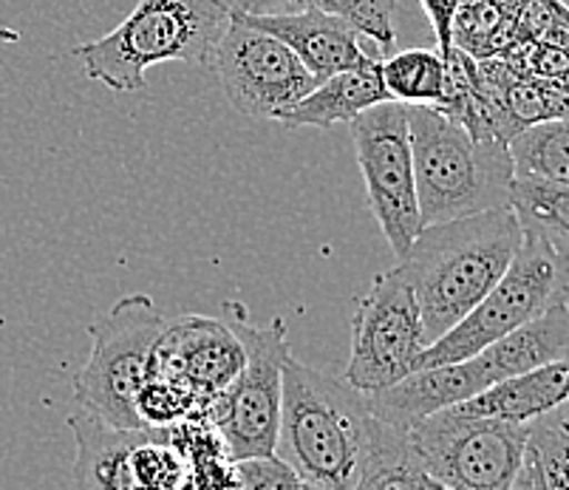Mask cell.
Masks as SVG:
<instances>
[{
	"mask_svg": "<svg viewBox=\"0 0 569 490\" xmlns=\"http://www.w3.org/2000/svg\"><path fill=\"white\" fill-rule=\"evenodd\" d=\"M377 431L380 417L371 411L366 391L343 374L332 378L289 354L276 453L303 488L360 490Z\"/></svg>",
	"mask_w": 569,
	"mask_h": 490,
	"instance_id": "cell-1",
	"label": "cell"
},
{
	"mask_svg": "<svg viewBox=\"0 0 569 490\" xmlns=\"http://www.w3.org/2000/svg\"><path fill=\"white\" fill-rule=\"evenodd\" d=\"M525 241L513 208L426 224L400 264L411 276L428 343L457 327L493 290Z\"/></svg>",
	"mask_w": 569,
	"mask_h": 490,
	"instance_id": "cell-2",
	"label": "cell"
},
{
	"mask_svg": "<svg viewBox=\"0 0 569 490\" xmlns=\"http://www.w3.org/2000/svg\"><path fill=\"white\" fill-rule=\"evenodd\" d=\"M406 108L422 224L510 208L516 168L507 142L470 137L459 122L422 102Z\"/></svg>",
	"mask_w": 569,
	"mask_h": 490,
	"instance_id": "cell-3",
	"label": "cell"
},
{
	"mask_svg": "<svg viewBox=\"0 0 569 490\" xmlns=\"http://www.w3.org/2000/svg\"><path fill=\"white\" fill-rule=\"evenodd\" d=\"M227 20L224 0H139L113 32L77 46L74 54L91 80L131 94L144 89L151 66H207Z\"/></svg>",
	"mask_w": 569,
	"mask_h": 490,
	"instance_id": "cell-4",
	"label": "cell"
},
{
	"mask_svg": "<svg viewBox=\"0 0 569 490\" xmlns=\"http://www.w3.org/2000/svg\"><path fill=\"white\" fill-rule=\"evenodd\" d=\"M569 301V256L550 239L525 230L519 252L493 290L476 303L457 327L426 346L419 369L457 363L479 354L485 346L532 321L547 309Z\"/></svg>",
	"mask_w": 569,
	"mask_h": 490,
	"instance_id": "cell-5",
	"label": "cell"
},
{
	"mask_svg": "<svg viewBox=\"0 0 569 490\" xmlns=\"http://www.w3.org/2000/svg\"><path fill=\"white\" fill-rule=\"evenodd\" d=\"M227 323L244 343V369L221 394L207 402L201 414L221 434L230 462L247 457L276 453L278 426H281L283 366L289 360V340L283 318H272L269 327H256L247 318V307L238 301L224 303Z\"/></svg>",
	"mask_w": 569,
	"mask_h": 490,
	"instance_id": "cell-6",
	"label": "cell"
},
{
	"mask_svg": "<svg viewBox=\"0 0 569 490\" xmlns=\"http://www.w3.org/2000/svg\"><path fill=\"white\" fill-rule=\"evenodd\" d=\"M164 327L168 321L148 296L119 298L88 329L91 354L74 374L77 406L111 426L148 428L137 411V397L151 374L153 349Z\"/></svg>",
	"mask_w": 569,
	"mask_h": 490,
	"instance_id": "cell-7",
	"label": "cell"
},
{
	"mask_svg": "<svg viewBox=\"0 0 569 490\" xmlns=\"http://www.w3.org/2000/svg\"><path fill=\"white\" fill-rule=\"evenodd\" d=\"M419 466L439 488L510 490L525 462L530 422L448 409L408 431Z\"/></svg>",
	"mask_w": 569,
	"mask_h": 490,
	"instance_id": "cell-8",
	"label": "cell"
},
{
	"mask_svg": "<svg viewBox=\"0 0 569 490\" xmlns=\"http://www.w3.org/2000/svg\"><path fill=\"white\" fill-rule=\"evenodd\" d=\"M426 346L411 276L397 261L395 270L371 278L369 292L355 301L351 352L343 378L366 394L386 389L419 369Z\"/></svg>",
	"mask_w": 569,
	"mask_h": 490,
	"instance_id": "cell-9",
	"label": "cell"
},
{
	"mask_svg": "<svg viewBox=\"0 0 569 490\" xmlns=\"http://www.w3.org/2000/svg\"><path fill=\"white\" fill-rule=\"evenodd\" d=\"M349 131L371 213L395 258L402 261L419 230L426 227L419 213L406 102L386 100L366 108L349 122Z\"/></svg>",
	"mask_w": 569,
	"mask_h": 490,
	"instance_id": "cell-10",
	"label": "cell"
},
{
	"mask_svg": "<svg viewBox=\"0 0 569 490\" xmlns=\"http://www.w3.org/2000/svg\"><path fill=\"white\" fill-rule=\"evenodd\" d=\"M227 102L252 120H276L318 86L312 71L276 34L247 23L230 9L224 32L207 60Z\"/></svg>",
	"mask_w": 569,
	"mask_h": 490,
	"instance_id": "cell-11",
	"label": "cell"
},
{
	"mask_svg": "<svg viewBox=\"0 0 569 490\" xmlns=\"http://www.w3.org/2000/svg\"><path fill=\"white\" fill-rule=\"evenodd\" d=\"M244 343L232 332L230 323H219L204 314H188L164 327L153 349L151 374L184 380L199 391L207 406L236 380L238 371L244 369Z\"/></svg>",
	"mask_w": 569,
	"mask_h": 490,
	"instance_id": "cell-12",
	"label": "cell"
},
{
	"mask_svg": "<svg viewBox=\"0 0 569 490\" xmlns=\"http://www.w3.org/2000/svg\"><path fill=\"white\" fill-rule=\"evenodd\" d=\"M236 12L256 29L283 40L298 54V60L312 71L315 82L329 80L338 71L355 69L369 57L363 49V34L357 32L346 18L323 12V9L276 14H256L244 12V9H236Z\"/></svg>",
	"mask_w": 569,
	"mask_h": 490,
	"instance_id": "cell-13",
	"label": "cell"
},
{
	"mask_svg": "<svg viewBox=\"0 0 569 490\" xmlns=\"http://www.w3.org/2000/svg\"><path fill=\"white\" fill-rule=\"evenodd\" d=\"M77 442L74 479L86 490H133L131 453L153 437H164L168 428H119L102 417L80 409L69 417Z\"/></svg>",
	"mask_w": 569,
	"mask_h": 490,
	"instance_id": "cell-14",
	"label": "cell"
},
{
	"mask_svg": "<svg viewBox=\"0 0 569 490\" xmlns=\"http://www.w3.org/2000/svg\"><path fill=\"white\" fill-rule=\"evenodd\" d=\"M569 354V301L547 309L519 329L507 332L505 338L485 346L482 352L468 358L479 389L501 383L507 378L545 366L550 360Z\"/></svg>",
	"mask_w": 569,
	"mask_h": 490,
	"instance_id": "cell-15",
	"label": "cell"
},
{
	"mask_svg": "<svg viewBox=\"0 0 569 490\" xmlns=\"http://www.w3.org/2000/svg\"><path fill=\"white\" fill-rule=\"evenodd\" d=\"M391 100L382 80V60L366 57L355 69H346L332 74L329 80L318 82L307 97L295 102L292 108L281 111L276 122L287 128H320L329 131L332 126H349L357 113L377 102Z\"/></svg>",
	"mask_w": 569,
	"mask_h": 490,
	"instance_id": "cell-16",
	"label": "cell"
},
{
	"mask_svg": "<svg viewBox=\"0 0 569 490\" xmlns=\"http://www.w3.org/2000/svg\"><path fill=\"white\" fill-rule=\"evenodd\" d=\"M569 397V354L545 366L507 378L490 389L479 391L470 400L457 402L453 409L465 414L501 417V420L530 422L561 406Z\"/></svg>",
	"mask_w": 569,
	"mask_h": 490,
	"instance_id": "cell-17",
	"label": "cell"
},
{
	"mask_svg": "<svg viewBox=\"0 0 569 490\" xmlns=\"http://www.w3.org/2000/svg\"><path fill=\"white\" fill-rule=\"evenodd\" d=\"M236 9L256 14L301 12V9H323L349 20L357 32L369 38L380 51L395 49L397 0H236Z\"/></svg>",
	"mask_w": 569,
	"mask_h": 490,
	"instance_id": "cell-18",
	"label": "cell"
},
{
	"mask_svg": "<svg viewBox=\"0 0 569 490\" xmlns=\"http://www.w3.org/2000/svg\"><path fill=\"white\" fill-rule=\"evenodd\" d=\"M516 177L545 179L569 188V117L536 122L516 133L510 142Z\"/></svg>",
	"mask_w": 569,
	"mask_h": 490,
	"instance_id": "cell-19",
	"label": "cell"
},
{
	"mask_svg": "<svg viewBox=\"0 0 569 490\" xmlns=\"http://www.w3.org/2000/svg\"><path fill=\"white\" fill-rule=\"evenodd\" d=\"M510 208L521 227L550 239L563 256H569V188L545 179L516 177L510 188Z\"/></svg>",
	"mask_w": 569,
	"mask_h": 490,
	"instance_id": "cell-20",
	"label": "cell"
},
{
	"mask_svg": "<svg viewBox=\"0 0 569 490\" xmlns=\"http://www.w3.org/2000/svg\"><path fill=\"white\" fill-rule=\"evenodd\" d=\"M382 80L391 100L406 106L422 102L433 106L445 91V57L442 51L408 49L382 60Z\"/></svg>",
	"mask_w": 569,
	"mask_h": 490,
	"instance_id": "cell-21",
	"label": "cell"
},
{
	"mask_svg": "<svg viewBox=\"0 0 569 490\" xmlns=\"http://www.w3.org/2000/svg\"><path fill=\"white\" fill-rule=\"evenodd\" d=\"M513 40V14L499 0H462L453 18V46L485 60L501 54Z\"/></svg>",
	"mask_w": 569,
	"mask_h": 490,
	"instance_id": "cell-22",
	"label": "cell"
},
{
	"mask_svg": "<svg viewBox=\"0 0 569 490\" xmlns=\"http://www.w3.org/2000/svg\"><path fill=\"white\" fill-rule=\"evenodd\" d=\"M204 409L199 391L184 380L164 378V374H148L139 389L137 411L148 428H168L188 420Z\"/></svg>",
	"mask_w": 569,
	"mask_h": 490,
	"instance_id": "cell-23",
	"label": "cell"
},
{
	"mask_svg": "<svg viewBox=\"0 0 569 490\" xmlns=\"http://www.w3.org/2000/svg\"><path fill=\"white\" fill-rule=\"evenodd\" d=\"M232 488L241 490H276V488H303L298 473L283 462L278 453L247 457L232 462Z\"/></svg>",
	"mask_w": 569,
	"mask_h": 490,
	"instance_id": "cell-24",
	"label": "cell"
},
{
	"mask_svg": "<svg viewBox=\"0 0 569 490\" xmlns=\"http://www.w3.org/2000/svg\"><path fill=\"white\" fill-rule=\"evenodd\" d=\"M422 9H426L428 20L433 26V34H437L439 51H448L453 46V18H457L462 0H419Z\"/></svg>",
	"mask_w": 569,
	"mask_h": 490,
	"instance_id": "cell-25",
	"label": "cell"
},
{
	"mask_svg": "<svg viewBox=\"0 0 569 490\" xmlns=\"http://www.w3.org/2000/svg\"><path fill=\"white\" fill-rule=\"evenodd\" d=\"M547 417H550L558 428H563V431L569 434V397L561 402V406H556V409L547 411Z\"/></svg>",
	"mask_w": 569,
	"mask_h": 490,
	"instance_id": "cell-26",
	"label": "cell"
}]
</instances>
